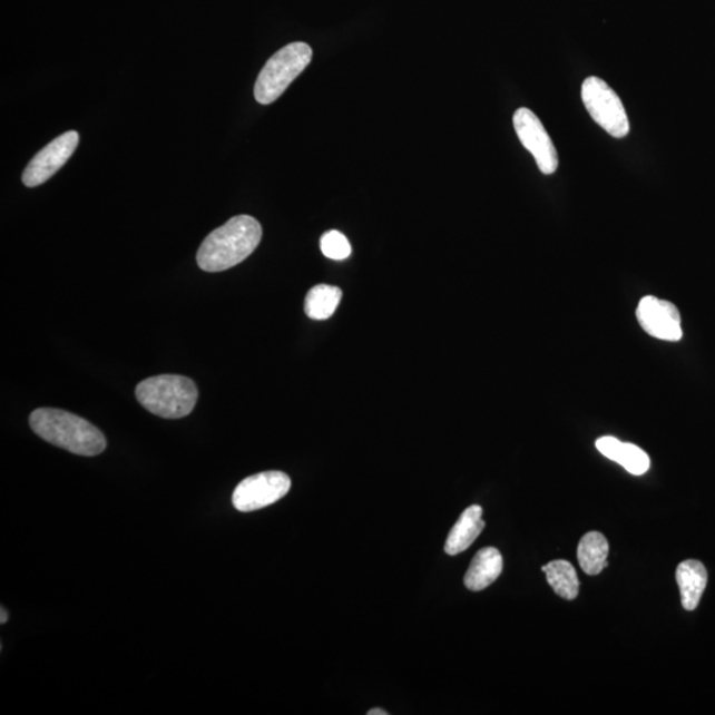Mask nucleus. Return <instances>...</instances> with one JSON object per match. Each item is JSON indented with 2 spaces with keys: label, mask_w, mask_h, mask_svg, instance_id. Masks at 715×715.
Instances as JSON below:
<instances>
[{
  "label": "nucleus",
  "mask_w": 715,
  "mask_h": 715,
  "mask_svg": "<svg viewBox=\"0 0 715 715\" xmlns=\"http://www.w3.org/2000/svg\"><path fill=\"white\" fill-rule=\"evenodd\" d=\"M262 237L263 228L255 217L235 216L205 238L196 262L206 272L227 271L254 254Z\"/></svg>",
  "instance_id": "obj_1"
},
{
  "label": "nucleus",
  "mask_w": 715,
  "mask_h": 715,
  "mask_svg": "<svg viewBox=\"0 0 715 715\" xmlns=\"http://www.w3.org/2000/svg\"><path fill=\"white\" fill-rule=\"evenodd\" d=\"M30 425L32 431L49 444L75 454L92 458L107 448L104 433L88 420L71 412L39 409L31 413Z\"/></svg>",
  "instance_id": "obj_2"
},
{
  "label": "nucleus",
  "mask_w": 715,
  "mask_h": 715,
  "mask_svg": "<svg viewBox=\"0 0 715 715\" xmlns=\"http://www.w3.org/2000/svg\"><path fill=\"white\" fill-rule=\"evenodd\" d=\"M137 401L154 415L180 419L190 413L198 402V389L190 378L158 375L137 385Z\"/></svg>",
  "instance_id": "obj_3"
},
{
  "label": "nucleus",
  "mask_w": 715,
  "mask_h": 715,
  "mask_svg": "<svg viewBox=\"0 0 715 715\" xmlns=\"http://www.w3.org/2000/svg\"><path fill=\"white\" fill-rule=\"evenodd\" d=\"M313 51L310 45L297 41L280 49L258 75L255 84L257 102L270 105L282 96L287 87L311 65Z\"/></svg>",
  "instance_id": "obj_4"
},
{
  "label": "nucleus",
  "mask_w": 715,
  "mask_h": 715,
  "mask_svg": "<svg viewBox=\"0 0 715 715\" xmlns=\"http://www.w3.org/2000/svg\"><path fill=\"white\" fill-rule=\"evenodd\" d=\"M581 100L591 118L609 136L624 138L629 133L626 109L615 90L599 77H588L581 86Z\"/></svg>",
  "instance_id": "obj_5"
},
{
  "label": "nucleus",
  "mask_w": 715,
  "mask_h": 715,
  "mask_svg": "<svg viewBox=\"0 0 715 715\" xmlns=\"http://www.w3.org/2000/svg\"><path fill=\"white\" fill-rule=\"evenodd\" d=\"M291 487L290 476L283 472L271 471L249 476L236 487L233 503L244 513L264 509L282 500Z\"/></svg>",
  "instance_id": "obj_6"
},
{
  "label": "nucleus",
  "mask_w": 715,
  "mask_h": 715,
  "mask_svg": "<svg viewBox=\"0 0 715 715\" xmlns=\"http://www.w3.org/2000/svg\"><path fill=\"white\" fill-rule=\"evenodd\" d=\"M513 124L518 138L535 157L539 170L546 175L556 173L559 165L558 153L541 119L530 109L521 108L516 111Z\"/></svg>",
  "instance_id": "obj_7"
},
{
  "label": "nucleus",
  "mask_w": 715,
  "mask_h": 715,
  "mask_svg": "<svg viewBox=\"0 0 715 715\" xmlns=\"http://www.w3.org/2000/svg\"><path fill=\"white\" fill-rule=\"evenodd\" d=\"M79 141V133L74 130L55 138L27 165L22 177L23 184L27 187H38L51 179L72 157Z\"/></svg>",
  "instance_id": "obj_8"
},
{
  "label": "nucleus",
  "mask_w": 715,
  "mask_h": 715,
  "mask_svg": "<svg viewBox=\"0 0 715 715\" xmlns=\"http://www.w3.org/2000/svg\"><path fill=\"white\" fill-rule=\"evenodd\" d=\"M637 321L645 333L657 340L677 342L683 339L682 317L675 305L654 296L644 297L637 306Z\"/></svg>",
  "instance_id": "obj_9"
},
{
  "label": "nucleus",
  "mask_w": 715,
  "mask_h": 715,
  "mask_svg": "<svg viewBox=\"0 0 715 715\" xmlns=\"http://www.w3.org/2000/svg\"><path fill=\"white\" fill-rule=\"evenodd\" d=\"M596 448L607 459L627 469L630 474L641 476L649 469L648 454L635 444L621 443L618 439L605 437L596 440Z\"/></svg>",
  "instance_id": "obj_10"
},
{
  "label": "nucleus",
  "mask_w": 715,
  "mask_h": 715,
  "mask_svg": "<svg viewBox=\"0 0 715 715\" xmlns=\"http://www.w3.org/2000/svg\"><path fill=\"white\" fill-rule=\"evenodd\" d=\"M483 528H486V522L482 520V508L479 505H473V507L466 509L447 538L444 550L448 556H458V554L471 548Z\"/></svg>",
  "instance_id": "obj_11"
},
{
  "label": "nucleus",
  "mask_w": 715,
  "mask_h": 715,
  "mask_svg": "<svg viewBox=\"0 0 715 715\" xmlns=\"http://www.w3.org/2000/svg\"><path fill=\"white\" fill-rule=\"evenodd\" d=\"M502 567L503 559L499 550L487 548L477 552L464 578L468 590H486L500 577Z\"/></svg>",
  "instance_id": "obj_12"
},
{
  "label": "nucleus",
  "mask_w": 715,
  "mask_h": 715,
  "mask_svg": "<svg viewBox=\"0 0 715 715\" xmlns=\"http://www.w3.org/2000/svg\"><path fill=\"white\" fill-rule=\"evenodd\" d=\"M676 579L682 592V603L686 611H694L707 585V571L698 560H685L677 567Z\"/></svg>",
  "instance_id": "obj_13"
},
{
  "label": "nucleus",
  "mask_w": 715,
  "mask_h": 715,
  "mask_svg": "<svg viewBox=\"0 0 715 715\" xmlns=\"http://www.w3.org/2000/svg\"><path fill=\"white\" fill-rule=\"evenodd\" d=\"M609 546L605 536L598 531L587 532L578 546V560L587 575H598L608 566Z\"/></svg>",
  "instance_id": "obj_14"
},
{
  "label": "nucleus",
  "mask_w": 715,
  "mask_h": 715,
  "mask_svg": "<svg viewBox=\"0 0 715 715\" xmlns=\"http://www.w3.org/2000/svg\"><path fill=\"white\" fill-rule=\"evenodd\" d=\"M342 298L340 287L320 284L312 287L305 300V313L307 317L322 321L331 319Z\"/></svg>",
  "instance_id": "obj_15"
},
{
  "label": "nucleus",
  "mask_w": 715,
  "mask_h": 715,
  "mask_svg": "<svg viewBox=\"0 0 715 715\" xmlns=\"http://www.w3.org/2000/svg\"><path fill=\"white\" fill-rule=\"evenodd\" d=\"M549 585L560 598L574 600L579 594V579L574 566L567 560H552L542 566Z\"/></svg>",
  "instance_id": "obj_16"
},
{
  "label": "nucleus",
  "mask_w": 715,
  "mask_h": 715,
  "mask_svg": "<svg viewBox=\"0 0 715 715\" xmlns=\"http://www.w3.org/2000/svg\"><path fill=\"white\" fill-rule=\"evenodd\" d=\"M321 251L327 258L341 262L352 255V245L340 231H329L321 237Z\"/></svg>",
  "instance_id": "obj_17"
},
{
  "label": "nucleus",
  "mask_w": 715,
  "mask_h": 715,
  "mask_svg": "<svg viewBox=\"0 0 715 715\" xmlns=\"http://www.w3.org/2000/svg\"><path fill=\"white\" fill-rule=\"evenodd\" d=\"M389 713L382 709H373L369 712V715H388Z\"/></svg>",
  "instance_id": "obj_18"
},
{
  "label": "nucleus",
  "mask_w": 715,
  "mask_h": 715,
  "mask_svg": "<svg viewBox=\"0 0 715 715\" xmlns=\"http://www.w3.org/2000/svg\"><path fill=\"white\" fill-rule=\"evenodd\" d=\"M7 620H9V614H7L6 609L2 608V620H0V623L4 624Z\"/></svg>",
  "instance_id": "obj_19"
}]
</instances>
